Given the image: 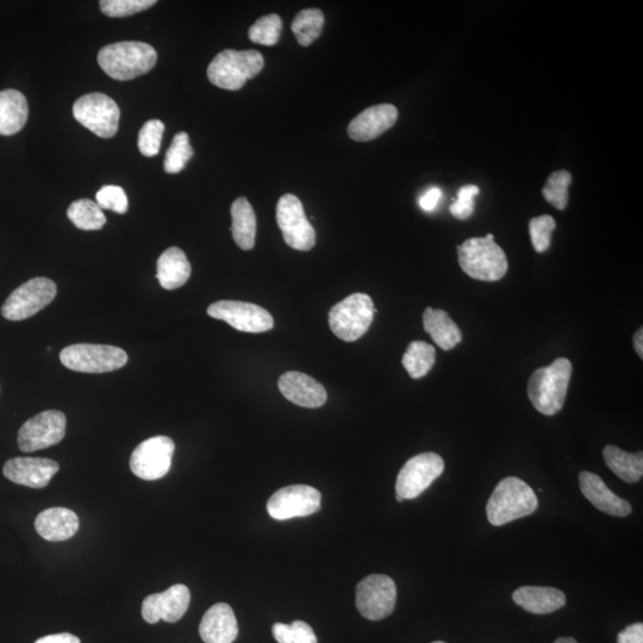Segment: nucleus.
I'll return each mask as SVG.
<instances>
[{
	"instance_id": "f257e3e1",
	"label": "nucleus",
	"mask_w": 643,
	"mask_h": 643,
	"mask_svg": "<svg viewBox=\"0 0 643 643\" xmlns=\"http://www.w3.org/2000/svg\"><path fill=\"white\" fill-rule=\"evenodd\" d=\"M158 53L145 42H117L105 46L98 54V64L112 79L127 81L152 71Z\"/></svg>"
},
{
	"instance_id": "f03ea898",
	"label": "nucleus",
	"mask_w": 643,
	"mask_h": 643,
	"mask_svg": "<svg viewBox=\"0 0 643 643\" xmlns=\"http://www.w3.org/2000/svg\"><path fill=\"white\" fill-rule=\"evenodd\" d=\"M572 371L571 361L559 358L533 373L528 384V396L536 410L553 416L563 409Z\"/></svg>"
},
{
	"instance_id": "7ed1b4c3",
	"label": "nucleus",
	"mask_w": 643,
	"mask_h": 643,
	"mask_svg": "<svg viewBox=\"0 0 643 643\" xmlns=\"http://www.w3.org/2000/svg\"><path fill=\"white\" fill-rule=\"evenodd\" d=\"M538 505V497L527 483L520 478L508 477L492 492L486 514L492 526L499 527L532 515Z\"/></svg>"
},
{
	"instance_id": "20e7f679",
	"label": "nucleus",
	"mask_w": 643,
	"mask_h": 643,
	"mask_svg": "<svg viewBox=\"0 0 643 643\" xmlns=\"http://www.w3.org/2000/svg\"><path fill=\"white\" fill-rule=\"evenodd\" d=\"M460 267L468 277L483 282H497L508 272V259L493 235L473 237L458 248Z\"/></svg>"
},
{
	"instance_id": "39448f33",
	"label": "nucleus",
	"mask_w": 643,
	"mask_h": 643,
	"mask_svg": "<svg viewBox=\"0 0 643 643\" xmlns=\"http://www.w3.org/2000/svg\"><path fill=\"white\" fill-rule=\"evenodd\" d=\"M264 66V56L258 51L227 49L211 61L208 78L220 89L239 91L249 79L257 77Z\"/></svg>"
},
{
	"instance_id": "423d86ee",
	"label": "nucleus",
	"mask_w": 643,
	"mask_h": 643,
	"mask_svg": "<svg viewBox=\"0 0 643 643\" xmlns=\"http://www.w3.org/2000/svg\"><path fill=\"white\" fill-rule=\"evenodd\" d=\"M376 312L370 296L354 293L329 311V327L340 340L354 342L370 329Z\"/></svg>"
},
{
	"instance_id": "0eeeda50",
	"label": "nucleus",
	"mask_w": 643,
	"mask_h": 643,
	"mask_svg": "<svg viewBox=\"0 0 643 643\" xmlns=\"http://www.w3.org/2000/svg\"><path fill=\"white\" fill-rule=\"evenodd\" d=\"M60 361L68 370L81 373H106L127 365L128 354L114 346L79 343L62 349Z\"/></svg>"
},
{
	"instance_id": "6e6552de",
	"label": "nucleus",
	"mask_w": 643,
	"mask_h": 643,
	"mask_svg": "<svg viewBox=\"0 0 643 643\" xmlns=\"http://www.w3.org/2000/svg\"><path fill=\"white\" fill-rule=\"evenodd\" d=\"M74 118L102 139H111L120 126L121 111L104 93H90L73 105Z\"/></svg>"
},
{
	"instance_id": "1a4fd4ad",
	"label": "nucleus",
	"mask_w": 643,
	"mask_h": 643,
	"mask_svg": "<svg viewBox=\"0 0 643 643\" xmlns=\"http://www.w3.org/2000/svg\"><path fill=\"white\" fill-rule=\"evenodd\" d=\"M56 285L51 279L34 278L11 293L2 307L8 321H24L45 309L54 301Z\"/></svg>"
},
{
	"instance_id": "9d476101",
	"label": "nucleus",
	"mask_w": 643,
	"mask_h": 643,
	"mask_svg": "<svg viewBox=\"0 0 643 643\" xmlns=\"http://www.w3.org/2000/svg\"><path fill=\"white\" fill-rule=\"evenodd\" d=\"M443 471L445 461L439 454L423 453L411 458L397 477V501L402 503L405 499H415L422 495Z\"/></svg>"
},
{
	"instance_id": "9b49d317",
	"label": "nucleus",
	"mask_w": 643,
	"mask_h": 643,
	"mask_svg": "<svg viewBox=\"0 0 643 643\" xmlns=\"http://www.w3.org/2000/svg\"><path fill=\"white\" fill-rule=\"evenodd\" d=\"M397 602L395 582L384 574H371L357 586V608L370 621L384 620L393 613Z\"/></svg>"
},
{
	"instance_id": "f8f14e48",
	"label": "nucleus",
	"mask_w": 643,
	"mask_h": 643,
	"mask_svg": "<svg viewBox=\"0 0 643 643\" xmlns=\"http://www.w3.org/2000/svg\"><path fill=\"white\" fill-rule=\"evenodd\" d=\"M176 445L167 436H154L140 443L130 458V470L137 478L158 480L171 470Z\"/></svg>"
},
{
	"instance_id": "ddd939ff",
	"label": "nucleus",
	"mask_w": 643,
	"mask_h": 643,
	"mask_svg": "<svg viewBox=\"0 0 643 643\" xmlns=\"http://www.w3.org/2000/svg\"><path fill=\"white\" fill-rule=\"evenodd\" d=\"M277 222L287 246L308 252L315 247L316 233L305 216L303 204L295 195H284L277 205Z\"/></svg>"
},
{
	"instance_id": "4468645a",
	"label": "nucleus",
	"mask_w": 643,
	"mask_h": 643,
	"mask_svg": "<svg viewBox=\"0 0 643 643\" xmlns=\"http://www.w3.org/2000/svg\"><path fill=\"white\" fill-rule=\"evenodd\" d=\"M66 423L61 411H43L23 424L18 432V447L24 453H33L58 445L65 438Z\"/></svg>"
},
{
	"instance_id": "2eb2a0df",
	"label": "nucleus",
	"mask_w": 643,
	"mask_h": 643,
	"mask_svg": "<svg viewBox=\"0 0 643 643\" xmlns=\"http://www.w3.org/2000/svg\"><path fill=\"white\" fill-rule=\"evenodd\" d=\"M208 315L243 333H265L274 327L270 312L257 304L247 302H216L208 308Z\"/></svg>"
},
{
	"instance_id": "dca6fc26",
	"label": "nucleus",
	"mask_w": 643,
	"mask_h": 643,
	"mask_svg": "<svg viewBox=\"0 0 643 643\" xmlns=\"http://www.w3.org/2000/svg\"><path fill=\"white\" fill-rule=\"evenodd\" d=\"M321 492L309 485H291L280 489L267 503L268 514L274 520L305 517L321 509Z\"/></svg>"
},
{
	"instance_id": "f3484780",
	"label": "nucleus",
	"mask_w": 643,
	"mask_h": 643,
	"mask_svg": "<svg viewBox=\"0 0 643 643\" xmlns=\"http://www.w3.org/2000/svg\"><path fill=\"white\" fill-rule=\"evenodd\" d=\"M191 593L183 584L171 586L165 592L154 593L142 603V617L147 623L155 624L160 620L176 623L189 609Z\"/></svg>"
},
{
	"instance_id": "a211bd4d",
	"label": "nucleus",
	"mask_w": 643,
	"mask_h": 643,
	"mask_svg": "<svg viewBox=\"0 0 643 643\" xmlns=\"http://www.w3.org/2000/svg\"><path fill=\"white\" fill-rule=\"evenodd\" d=\"M59 470L56 461L45 458H14L3 467L5 478L31 489L46 488Z\"/></svg>"
},
{
	"instance_id": "6ab92c4d",
	"label": "nucleus",
	"mask_w": 643,
	"mask_h": 643,
	"mask_svg": "<svg viewBox=\"0 0 643 643\" xmlns=\"http://www.w3.org/2000/svg\"><path fill=\"white\" fill-rule=\"evenodd\" d=\"M397 120L398 110L395 105L371 106L349 123L348 135L357 142L372 141L395 126Z\"/></svg>"
},
{
	"instance_id": "aec40b11",
	"label": "nucleus",
	"mask_w": 643,
	"mask_h": 643,
	"mask_svg": "<svg viewBox=\"0 0 643 643\" xmlns=\"http://www.w3.org/2000/svg\"><path fill=\"white\" fill-rule=\"evenodd\" d=\"M279 390L287 401L299 407L316 409L327 402V391L314 378L301 372H287L279 378Z\"/></svg>"
},
{
	"instance_id": "412c9836",
	"label": "nucleus",
	"mask_w": 643,
	"mask_h": 643,
	"mask_svg": "<svg viewBox=\"0 0 643 643\" xmlns=\"http://www.w3.org/2000/svg\"><path fill=\"white\" fill-rule=\"evenodd\" d=\"M199 635L205 643H233L239 635V624L232 607L218 603L206 611Z\"/></svg>"
},
{
	"instance_id": "4be33fe9",
	"label": "nucleus",
	"mask_w": 643,
	"mask_h": 643,
	"mask_svg": "<svg viewBox=\"0 0 643 643\" xmlns=\"http://www.w3.org/2000/svg\"><path fill=\"white\" fill-rule=\"evenodd\" d=\"M580 491L602 513L617 517H627L632 514L629 502L610 491L601 477L591 472L579 474Z\"/></svg>"
},
{
	"instance_id": "5701e85b",
	"label": "nucleus",
	"mask_w": 643,
	"mask_h": 643,
	"mask_svg": "<svg viewBox=\"0 0 643 643\" xmlns=\"http://www.w3.org/2000/svg\"><path fill=\"white\" fill-rule=\"evenodd\" d=\"M35 529L41 538L51 542L70 540L77 534L79 518L74 511L66 508H52L42 511L35 520Z\"/></svg>"
},
{
	"instance_id": "b1692460",
	"label": "nucleus",
	"mask_w": 643,
	"mask_h": 643,
	"mask_svg": "<svg viewBox=\"0 0 643 643\" xmlns=\"http://www.w3.org/2000/svg\"><path fill=\"white\" fill-rule=\"evenodd\" d=\"M513 599L521 608L536 615L554 613L566 604L563 591L542 586H523L514 592Z\"/></svg>"
},
{
	"instance_id": "393cba45",
	"label": "nucleus",
	"mask_w": 643,
	"mask_h": 643,
	"mask_svg": "<svg viewBox=\"0 0 643 643\" xmlns=\"http://www.w3.org/2000/svg\"><path fill=\"white\" fill-rule=\"evenodd\" d=\"M29 116L27 98L17 90L0 92V135L11 136L26 126Z\"/></svg>"
},
{
	"instance_id": "a878e982",
	"label": "nucleus",
	"mask_w": 643,
	"mask_h": 643,
	"mask_svg": "<svg viewBox=\"0 0 643 643\" xmlns=\"http://www.w3.org/2000/svg\"><path fill=\"white\" fill-rule=\"evenodd\" d=\"M191 277V265L178 247L168 248L158 260L156 279L165 290H176Z\"/></svg>"
},
{
	"instance_id": "bb28decb",
	"label": "nucleus",
	"mask_w": 643,
	"mask_h": 643,
	"mask_svg": "<svg viewBox=\"0 0 643 643\" xmlns=\"http://www.w3.org/2000/svg\"><path fill=\"white\" fill-rule=\"evenodd\" d=\"M423 326L443 351H451L463 340L459 327L446 311L427 308L423 314Z\"/></svg>"
},
{
	"instance_id": "cd10ccee",
	"label": "nucleus",
	"mask_w": 643,
	"mask_h": 643,
	"mask_svg": "<svg viewBox=\"0 0 643 643\" xmlns=\"http://www.w3.org/2000/svg\"><path fill=\"white\" fill-rule=\"evenodd\" d=\"M232 232L236 245L242 251H251L257 237V216L245 197L237 198L232 205Z\"/></svg>"
},
{
	"instance_id": "c85d7f7f",
	"label": "nucleus",
	"mask_w": 643,
	"mask_h": 643,
	"mask_svg": "<svg viewBox=\"0 0 643 643\" xmlns=\"http://www.w3.org/2000/svg\"><path fill=\"white\" fill-rule=\"evenodd\" d=\"M605 464L626 483H638L643 476V453H628L616 446H607L603 451Z\"/></svg>"
},
{
	"instance_id": "c756f323",
	"label": "nucleus",
	"mask_w": 643,
	"mask_h": 643,
	"mask_svg": "<svg viewBox=\"0 0 643 643\" xmlns=\"http://www.w3.org/2000/svg\"><path fill=\"white\" fill-rule=\"evenodd\" d=\"M436 361V351L432 345L423 341L411 342L403 355L402 364L412 379H421L432 371Z\"/></svg>"
},
{
	"instance_id": "7c9ffc66",
	"label": "nucleus",
	"mask_w": 643,
	"mask_h": 643,
	"mask_svg": "<svg viewBox=\"0 0 643 643\" xmlns=\"http://www.w3.org/2000/svg\"><path fill=\"white\" fill-rule=\"evenodd\" d=\"M324 15L320 9H307L299 12L292 22L291 29L302 47H309L322 33Z\"/></svg>"
},
{
	"instance_id": "2f4dec72",
	"label": "nucleus",
	"mask_w": 643,
	"mask_h": 643,
	"mask_svg": "<svg viewBox=\"0 0 643 643\" xmlns=\"http://www.w3.org/2000/svg\"><path fill=\"white\" fill-rule=\"evenodd\" d=\"M67 216L81 230H101L106 223V217L99 205L90 199H79L70 205Z\"/></svg>"
},
{
	"instance_id": "473e14b6",
	"label": "nucleus",
	"mask_w": 643,
	"mask_h": 643,
	"mask_svg": "<svg viewBox=\"0 0 643 643\" xmlns=\"http://www.w3.org/2000/svg\"><path fill=\"white\" fill-rule=\"evenodd\" d=\"M283 22L276 14L267 15L259 18L257 22L249 28L248 36L252 42L262 46H276L280 34H282Z\"/></svg>"
},
{
	"instance_id": "72a5a7b5",
	"label": "nucleus",
	"mask_w": 643,
	"mask_h": 643,
	"mask_svg": "<svg viewBox=\"0 0 643 643\" xmlns=\"http://www.w3.org/2000/svg\"><path fill=\"white\" fill-rule=\"evenodd\" d=\"M190 137L184 131L174 136L172 145L165 156L164 168L166 173L176 174L184 170L187 162L193 156Z\"/></svg>"
},
{
	"instance_id": "f704fd0d",
	"label": "nucleus",
	"mask_w": 643,
	"mask_h": 643,
	"mask_svg": "<svg viewBox=\"0 0 643 643\" xmlns=\"http://www.w3.org/2000/svg\"><path fill=\"white\" fill-rule=\"evenodd\" d=\"M572 183L570 172L558 171L549 176L547 183L543 186L542 195L549 204L558 210H565L568 204V187Z\"/></svg>"
},
{
	"instance_id": "c9c22d12",
	"label": "nucleus",
	"mask_w": 643,
	"mask_h": 643,
	"mask_svg": "<svg viewBox=\"0 0 643 643\" xmlns=\"http://www.w3.org/2000/svg\"><path fill=\"white\" fill-rule=\"evenodd\" d=\"M272 633L278 643H317L314 630L303 621L291 624L276 623Z\"/></svg>"
},
{
	"instance_id": "e433bc0d",
	"label": "nucleus",
	"mask_w": 643,
	"mask_h": 643,
	"mask_svg": "<svg viewBox=\"0 0 643 643\" xmlns=\"http://www.w3.org/2000/svg\"><path fill=\"white\" fill-rule=\"evenodd\" d=\"M557 228V222L549 215L534 217L529 222L530 239L536 252H546L551 247L552 233Z\"/></svg>"
},
{
	"instance_id": "4c0bfd02",
	"label": "nucleus",
	"mask_w": 643,
	"mask_h": 643,
	"mask_svg": "<svg viewBox=\"0 0 643 643\" xmlns=\"http://www.w3.org/2000/svg\"><path fill=\"white\" fill-rule=\"evenodd\" d=\"M164 131L165 124L160 120L148 121L142 127L139 140H137V146H139L142 155L147 156V158H153V156L159 154Z\"/></svg>"
},
{
	"instance_id": "58836bf2",
	"label": "nucleus",
	"mask_w": 643,
	"mask_h": 643,
	"mask_svg": "<svg viewBox=\"0 0 643 643\" xmlns=\"http://www.w3.org/2000/svg\"><path fill=\"white\" fill-rule=\"evenodd\" d=\"M155 0H102L101 10L109 17H127L152 8Z\"/></svg>"
},
{
	"instance_id": "ea45409f",
	"label": "nucleus",
	"mask_w": 643,
	"mask_h": 643,
	"mask_svg": "<svg viewBox=\"0 0 643 643\" xmlns=\"http://www.w3.org/2000/svg\"><path fill=\"white\" fill-rule=\"evenodd\" d=\"M96 199L99 208L114 211L116 214H126L129 208L126 192L120 186H103L97 192Z\"/></svg>"
},
{
	"instance_id": "a19ab883",
	"label": "nucleus",
	"mask_w": 643,
	"mask_h": 643,
	"mask_svg": "<svg viewBox=\"0 0 643 643\" xmlns=\"http://www.w3.org/2000/svg\"><path fill=\"white\" fill-rule=\"evenodd\" d=\"M479 195V187L465 185L458 192L457 202L451 205V214L460 221L470 218L474 211V198Z\"/></svg>"
},
{
	"instance_id": "79ce46f5",
	"label": "nucleus",
	"mask_w": 643,
	"mask_h": 643,
	"mask_svg": "<svg viewBox=\"0 0 643 643\" xmlns=\"http://www.w3.org/2000/svg\"><path fill=\"white\" fill-rule=\"evenodd\" d=\"M617 643H643V624L634 623L618 634Z\"/></svg>"
},
{
	"instance_id": "37998d69",
	"label": "nucleus",
	"mask_w": 643,
	"mask_h": 643,
	"mask_svg": "<svg viewBox=\"0 0 643 643\" xmlns=\"http://www.w3.org/2000/svg\"><path fill=\"white\" fill-rule=\"evenodd\" d=\"M442 192L438 187L428 190L420 199V206L423 210L433 211L438 206Z\"/></svg>"
},
{
	"instance_id": "c03bdc74",
	"label": "nucleus",
	"mask_w": 643,
	"mask_h": 643,
	"mask_svg": "<svg viewBox=\"0 0 643 643\" xmlns=\"http://www.w3.org/2000/svg\"><path fill=\"white\" fill-rule=\"evenodd\" d=\"M35 643H81L77 636L68 633L43 636Z\"/></svg>"
},
{
	"instance_id": "a18cd8bd",
	"label": "nucleus",
	"mask_w": 643,
	"mask_h": 643,
	"mask_svg": "<svg viewBox=\"0 0 643 643\" xmlns=\"http://www.w3.org/2000/svg\"><path fill=\"white\" fill-rule=\"evenodd\" d=\"M634 348L639 357L643 358V329L640 328L634 335Z\"/></svg>"
},
{
	"instance_id": "49530a36",
	"label": "nucleus",
	"mask_w": 643,
	"mask_h": 643,
	"mask_svg": "<svg viewBox=\"0 0 643 643\" xmlns=\"http://www.w3.org/2000/svg\"><path fill=\"white\" fill-rule=\"evenodd\" d=\"M554 643H578V642L576 640H574L573 638H560L557 641H555Z\"/></svg>"
},
{
	"instance_id": "de8ad7c7",
	"label": "nucleus",
	"mask_w": 643,
	"mask_h": 643,
	"mask_svg": "<svg viewBox=\"0 0 643 643\" xmlns=\"http://www.w3.org/2000/svg\"><path fill=\"white\" fill-rule=\"evenodd\" d=\"M433 643H446V642H443V641H435V642H433Z\"/></svg>"
}]
</instances>
